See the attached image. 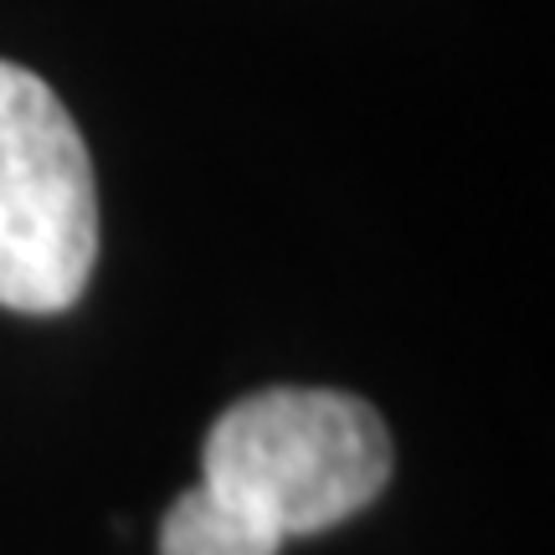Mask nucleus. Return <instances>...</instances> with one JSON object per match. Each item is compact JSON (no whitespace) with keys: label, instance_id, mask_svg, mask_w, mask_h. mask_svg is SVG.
<instances>
[{"label":"nucleus","instance_id":"f257e3e1","mask_svg":"<svg viewBox=\"0 0 555 555\" xmlns=\"http://www.w3.org/2000/svg\"><path fill=\"white\" fill-rule=\"evenodd\" d=\"M391 478V433L371 401L319 386H268L211 422L201 483L283 540L360 515Z\"/></svg>","mask_w":555,"mask_h":555},{"label":"nucleus","instance_id":"f03ea898","mask_svg":"<svg viewBox=\"0 0 555 555\" xmlns=\"http://www.w3.org/2000/svg\"><path fill=\"white\" fill-rule=\"evenodd\" d=\"M93 159L62 99L0 62V309L62 314L93 278Z\"/></svg>","mask_w":555,"mask_h":555},{"label":"nucleus","instance_id":"7ed1b4c3","mask_svg":"<svg viewBox=\"0 0 555 555\" xmlns=\"http://www.w3.org/2000/svg\"><path fill=\"white\" fill-rule=\"evenodd\" d=\"M283 535L268 530L258 515H247L242 504L221 499L217 489H185L165 509L159 525V555H278Z\"/></svg>","mask_w":555,"mask_h":555}]
</instances>
